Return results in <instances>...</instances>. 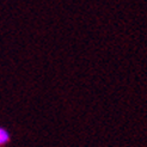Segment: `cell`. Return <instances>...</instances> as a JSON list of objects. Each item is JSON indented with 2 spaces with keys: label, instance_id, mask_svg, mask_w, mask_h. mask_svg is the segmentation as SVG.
Wrapping results in <instances>:
<instances>
[{
  "label": "cell",
  "instance_id": "6da1fadb",
  "mask_svg": "<svg viewBox=\"0 0 147 147\" xmlns=\"http://www.w3.org/2000/svg\"><path fill=\"white\" fill-rule=\"evenodd\" d=\"M10 141V133L4 127H0V146H4Z\"/></svg>",
  "mask_w": 147,
  "mask_h": 147
}]
</instances>
